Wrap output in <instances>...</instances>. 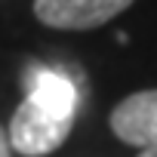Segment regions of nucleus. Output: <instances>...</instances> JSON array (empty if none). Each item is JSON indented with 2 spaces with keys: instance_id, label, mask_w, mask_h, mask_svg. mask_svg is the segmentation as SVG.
I'll return each mask as SVG.
<instances>
[{
  "instance_id": "nucleus-1",
  "label": "nucleus",
  "mask_w": 157,
  "mask_h": 157,
  "mask_svg": "<svg viewBox=\"0 0 157 157\" xmlns=\"http://www.w3.org/2000/svg\"><path fill=\"white\" fill-rule=\"evenodd\" d=\"M71 126H74V120L49 114L46 108L25 99L10 120L6 139H10L13 151H19L25 157H43V154H52L56 148H62V142L71 136Z\"/></svg>"
},
{
  "instance_id": "nucleus-2",
  "label": "nucleus",
  "mask_w": 157,
  "mask_h": 157,
  "mask_svg": "<svg viewBox=\"0 0 157 157\" xmlns=\"http://www.w3.org/2000/svg\"><path fill=\"white\" fill-rule=\"evenodd\" d=\"M129 6L132 0H34V16L56 31H93Z\"/></svg>"
},
{
  "instance_id": "nucleus-3",
  "label": "nucleus",
  "mask_w": 157,
  "mask_h": 157,
  "mask_svg": "<svg viewBox=\"0 0 157 157\" xmlns=\"http://www.w3.org/2000/svg\"><path fill=\"white\" fill-rule=\"evenodd\" d=\"M111 132L142 151H157V90L120 99L111 111Z\"/></svg>"
},
{
  "instance_id": "nucleus-4",
  "label": "nucleus",
  "mask_w": 157,
  "mask_h": 157,
  "mask_svg": "<svg viewBox=\"0 0 157 157\" xmlns=\"http://www.w3.org/2000/svg\"><path fill=\"white\" fill-rule=\"evenodd\" d=\"M25 99L46 108L49 114L74 120L77 105H80V90L68 74L46 68V65H31L25 74Z\"/></svg>"
},
{
  "instance_id": "nucleus-5",
  "label": "nucleus",
  "mask_w": 157,
  "mask_h": 157,
  "mask_svg": "<svg viewBox=\"0 0 157 157\" xmlns=\"http://www.w3.org/2000/svg\"><path fill=\"white\" fill-rule=\"evenodd\" d=\"M0 157H13V148H10V139H6L3 126H0Z\"/></svg>"
},
{
  "instance_id": "nucleus-6",
  "label": "nucleus",
  "mask_w": 157,
  "mask_h": 157,
  "mask_svg": "<svg viewBox=\"0 0 157 157\" xmlns=\"http://www.w3.org/2000/svg\"><path fill=\"white\" fill-rule=\"evenodd\" d=\"M139 157H157V151H142Z\"/></svg>"
}]
</instances>
